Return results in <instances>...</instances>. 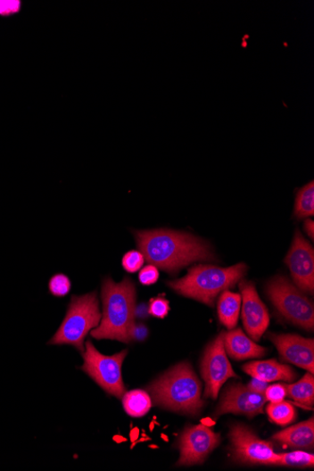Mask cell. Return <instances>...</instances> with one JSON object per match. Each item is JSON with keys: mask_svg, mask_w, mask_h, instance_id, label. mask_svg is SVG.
I'll return each mask as SVG.
<instances>
[{"mask_svg": "<svg viewBox=\"0 0 314 471\" xmlns=\"http://www.w3.org/2000/svg\"><path fill=\"white\" fill-rule=\"evenodd\" d=\"M154 405L162 409L197 415L204 407L198 376L188 363H180L153 381L147 388Z\"/></svg>", "mask_w": 314, "mask_h": 471, "instance_id": "3", "label": "cell"}, {"mask_svg": "<svg viewBox=\"0 0 314 471\" xmlns=\"http://www.w3.org/2000/svg\"><path fill=\"white\" fill-rule=\"evenodd\" d=\"M224 346L226 352L237 360L260 358L267 354V348L252 342L240 328L224 335Z\"/></svg>", "mask_w": 314, "mask_h": 471, "instance_id": "15", "label": "cell"}, {"mask_svg": "<svg viewBox=\"0 0 314 471\" xmlns=\"http://www.w3.org/2000/svg\"><path fill=\"white\" fill-rule=\"evenodd\" d=\"M149 314L155 318L164 319L168 317L169 308V302L164 298V295H157L150 301L149 304Z\"/></svg>", "mask_w": 314, "mask_h": 471, "instance_id": "25", "label": "cell"}, {"mask_svg": "<svg viewBox=\"0 0 314 471\" xmlns=\"http://www.w3.org/2000/svg\"><path fill=\"white\" fill-rule=\"evenodd\" d=\"M241 308V295L228 290L222 292L219 305L220 322L229 329H234L238 322Z\"/></svg>", "mask_w": 314, "mask_h": 471, "instance_id": "18", "label": "cell"}, {"mask_svg": "<svg viewBox=\"0 0 314 471\" xmlns=\"http://www.w3.org/2000/svg\"><path fill=\"white\" fill-rule=\"evenodd\" d=\"M128 351L113 356L102 355L91 342L86 343L81 370L94 379L106 392L119 399L126 393L121 368Z\"/></svg>", "mask_w": 314, "mask_h": 471, "instance_id": "7", "label": "cell"}, {"mask_svg": "<svg viewBox=\"0 0 314 471\" xmlns=\"http://www.w3.org/2000/svg\"><path fill=\"white\" fill-rule=\"evenodd\" d=\"M293 282L302 291H314V252L300 231H296L293 245L285 258Z\"/></svg>", "mask_w": 314, "mask_h": 471, "instance_id": "11", "label": "cell"}, {"mask_svg": "<svg viewBox=\"0 0 314 471\" xmlns=\"http://www.w3.org/2000/svg\"><path fill=\"white\" fill-rule=\"evenodd\" d=\"M243 371L254 378L265 382L285 381L292 382L296 374L288 365L278 363L275 359L254 361L243 366Z\"/></svg>", "mask_w": 314, "mask_h": 471, "instance_id": "16", "label": "cell"}, {"mask_svg": "<svg viewBox=\"0 0 314 471\" xmlns=\"http://www.w3.org/2000/svg\"><path fill=\"white\" fill-rule=\"evenodd\" d=\"M266 403L265 394L255 392L241 384H234L225 391L215 415L234 413L252 417L263 413Z\"/></svg>", "mask_w": 314, "mask_h": 471, "instance_id": "13", "label": "cell"}, {"mask_svg": "<svg viewBox=\"0 0 314 471\" xmlns=\"http://www.w3.org/2000/svg\"><path fill=\"white\" fill-rule=\"evenodd\" d=\"M224 335L221 333L208 345L202 361L201 371L205 382L206 398L216 399L223 384L231 377H237L226 355Z\"/></svg>", "mask_w": 314, "mask_h": 471, "instance_id": "9", "label": "cell"}, {"mask_svg": "<svg viewBox=\"0 0 314 471\" xmlns=\"http://www.w3.org/2000/svg\"><path fill=\"white\" fill-rule=\"evenodd\" d=\"M220 443V434L205 425L186 427L180 439L178 466L202 464Z\"/></svg>", "mask_w": 314, "mask_h": 471, "instance_id": "10", "label": "cell"}, {"mask_svg": "<svg viewBox=\"0 0 314 471\" xmlns=\"http://www.w3.org/2000/svg\"><path fill=\"white\" fill-rule=\"evenodd\" d=\"M273 440L293 449L312 450L314 447L313 417L274 434Z\"/></svg>", "mask_w": 314, "mask_h": 471, "instance_id": "17", "label": "cell"}, {"mask_svg": "<svg viewBox=\"0 0 314 471\" xmlns=\"http://www.w3.org/2000/svg\"><path fill=\"white\" fill-rule=\"evenodd\" d=\"M277 351L288 362L299 366L310 374L314 371V343L295 335H270Z\"/></svg>", "mask_w": 314, "mask_h": 471, "instance_id": "14", "label": "cell"}, {"mask_svg": "<svg viewBox=\"0 0 314 471\" xmlns=\"http://www.w3.org/2000/svg\"><path fill=\"white\" fill-rule=\"evenodd\" d=\"M149 314V308L145 303H142L141 305L136 307L135 309V318H137L139 319L146 318Z\"/></svg>", "mask_w": 314, "mask_h": 471, "instance_id": "32", "label": "cell"}, {"mask_svg": "<svg viewBox=\"0 0 314 471\" xmlns=\"http://www.w3.org/2000/svg\"><path fill=\"white\" fill-rule=\"evenodd\" d=\"M160 278V272L156 267L153 265H148L142 269L141 272L138 274V280L143 285H153Z\"/></svg>", "mask_w": 314, "mask_h": 471, "instance_id": "27", "label": "cell"}, {"mask_svg": "<svg viewBox=\"0 0 314 471\" xmlns=\"http://www.w3.org/2000/svg\"><path fill=\"white\" fill-rule=\"evenodd\" d=\"M48 287L52 295L63 298L71 291V281L66 275L58 273L50 278Z\"/></svg>", "mask_w": 314, "mask_h": 471, "instance_id": "24", "label": "cell"}, {"mask_svg": "<svg viewBox=\"0 0 314 471\" xmlns=\"http://www.w3.org/2000/svg\"><path fill=\"white\" fill-rule=\"evenodd\" d=\"M277 466L310 467L314 466V457L311 453L295 450L289 453L277 455Z\"/></svg>", "mask_w": 314, "mask_h": 471, "instance_id": "23", "label": "cell"}, {"mask_svg": "<svg viewBox=\"0 0 314 471\" xmlns=\"http://www.w3.org/2000/svg\"><path fill=\"white\" fill-rule=\"evenodd\" d=\"M247 269V266L244 264L227 269L197 266L190 269L188 274L180 280L170 281L167 285L186 298L213 307L217 296L241 282Z\"/></svg>", "mask_w": 314, "mask_h": 471, "instance_id": "4", "label": "cell"}, {"mask_svg": "<svg viewBox=\"0 0 314 471\" xmlns=\"http://www.w3.org/2000/svg\"><path fill=\"white\" fill-rule=\"evenodd\" d=\"M265 396L270 403L282 402L287 396L286 386L283 385V384H276V385L269 386Z\"/></svg>", "mask_w": 314, "mask_h": 471, "instance_id": "28", "label": "cell"}, {"mask_svg": "<svg viewBox=\"0 0 314 471\" xmlns=\"http://www.w3.org/2000/svg\"><path fill=\"white\" fill-rule=\"evenodd\" d=\"M269 387L268 382H265L263 380H260L258 378L252 377V380L250 382L248 388L252 391L258 392V393H263L265 394L267 389Z\"/></svg>", "mask_w": 314, "mask_h": 471, "instance_id": "31", "label": "cell"}, {"mask_svg": "<svg viewBox=\"0 0 314 471\" xmlns=\"http://www.w3.org/2000/svg\"><path fill=\"white\" fill-rule=\"evenodd\" d=\"M267 293L274 306L288 321L306 330H313V304L287 277H274L267 286Z\"/></svg>", "mask_w": 314, "mask_h": 471, "instance_id": "6", "label": "cell"}, {"mask_svg": "<svg viewBox=\"0 0 314 471\" xmlns=\"http://www.w3.org/2000/svg\"><path fill=\"white\" fill-rule=\"evenodd\" d=\"M102 314L95 292L84 295H73L69 303L66 317L51 344H70L84 352V341L101 322Z\"/></svg>", "mask_w": 314, "mask_h": 471, "instance_id": "5", "label": "cell"}, {"mask_svg": "<svg viewBox=\"0 0 314 471\" xmlns=\"http://www.w3.org/2000/svg\"><path fill=\"white\" fill-rule=\"evenodd\" d=\"M21 8V2H15V0H9V2H4V0H0V15L9 16L19 12Z\"/></svg>", "mask_w": 314, "mask_h": 471, "instance_id": "29", "label": "cell"}, {"mask_svg": "<svg viewBox=\"0 0 314 471\" xmlns=\"http://www.w3.org/2000/svg\"><path fill=\"white\" fill-rule=\"evenodd\" d=\"M243 307L242 318L248 335L258 342L266 333L270 322L269 310L261 302L254 285L251 282H240Z\"/></svg>", "mask_w": 314, "mask_h": 471, "instance_id": "12", "label": "cell"}, {"mask_svg": "<svg viewBox=\"0 0 314 471\" xmlns=\"http://www.w3.org/2000/svg\"><path fill=\"white\" fill-rule=\"evenodd\" d=\"M148 336V329L146 326L143 324H137L134 326L132 331V340L137 342L145 341Z\"/></svg>", "mask_w": 314, "mask_h": 471, "instance_id": "30", "label": "cell"}, {"mask_svg": "<svg viewBox=\"0 0 314 471\" xmlns=\"http://www.w3.org/2000/svg\"><path fill=\"white\" fill-rule=\"evenodd\" d=\"M270 421L276 425L285 426L295 420V409L288 402L270 403L267 409Z\"/></svg>", "mask_w": 314, "mask_h": 471, "instance_id": "22", "label": "cell"}, {"mask_svg": "<svg viewBox=\"0 0 314 471\" xmlns=\"http://www.w3.org/2000/svg\"><path fill=\"white\" fill-rule=\"evenodd\" d=\"M123 405L130 417H141L149 412L153 406V401L146 392L135 390L125 393Z\"/></svg>", "mask_w": 314, "mask_h": 471, "instance_id": "19", "label": "cell"}, {"mask_svg": "<svg viewBox=\"0 0 314 471\" xmlns=\"http://www.w3.org/2000/svg\"><path fill=\"white\" fill-rule=\"evenodd\" d=\"M139 251L150 265L170 274L199 260H215L211 245L194 236L171 230L135 231Z\"/></svg>", "mask_w": 314, "mask_h": 471, "instance_id": "1", "label": "cell"}, {"mask_svg": "<svg viewBox=\"0 0 314 471\" xmlns=\"http://www.w3.org/2000/svg\"><path fill=\"white\" fill-rule=\"evenodd\" d=\"M229 438L236 461L252 465H276L277 453L274 451L272 443L260 440L248 426L233 425Z\"/></svg>", "mask_w": 314, "mask_h": 471, "instance_id": "8", "label": "cell"}, {"mask_svg": "<svg viewBox=\"0 0 314 471\" xmlns=\"http://www.w3.org/2000/svg\"><path fill=\"white\" fill-rule=\"evenodd\" d=\"M293 215L300 219L314 215V184L310 181L296 194Z\"/></svg>", "mask_w": 314, "mask_h": 471, "instance_id": "21", "label": "cell"}, {"mask_svg": "<svg viewBox=\"0 0 314 471\" xmlns=\"http://www.w3.org/2000/svg\"><path fill=\"white\" fill-rule=\"evenodd\" d=\"M145 261V258L141 252L130 251L123 258V267L127 272L136 273L143 269Z\"/></svg>", "mask_w": 314, "mask_h": 471, "instance_id": "26", "label": "cell"}, {"mask_svg": "<svg viewBox=\"0 0 314 471\" xmlns=\"http://www.w3.org/2000/svg\"><path fill=\"white\" fill-rule=\"evenodd\" d=\"M305 232L307 233L308 236L313 240L314 238V223L311 219H308L305 222L304 225Z\"/></svg>", "mask_w": 314, "mask_h": 471, "instance_id": "33", "label": "cell"}, {"mask_svg": "<svg viewBox=\"0 0 314 471\" xmlns=\"http://www.w3.org/2000/svg\"><path fill=\"white\" fill-rule=\"evenodd\" d=\"M286 386V385H285ZM287 395L301 406L312 407L314 402V379L312 374H307L298 383L286 386Z\"/></svg>", "mask_w": 314, "mask_h": 471, "instance_id": "20", "label": "cell"}, {"mask_svg": "<svg viewBox=\"0 0 314 471\" xmlns=\"http://www.w3.org/2000/svg\"><path fill=\"white\" fill-rule=\"evenodd\" d=\"M103 317L101 324L91 331L93 338L110 339L130 343L135 326L136 293L131 278L116 284L111 277L102 285Z\"/></svg>", "mask_w": 314, "mask_h": 471, "instance_id": "2", "label": "cell"}]
</instances>
